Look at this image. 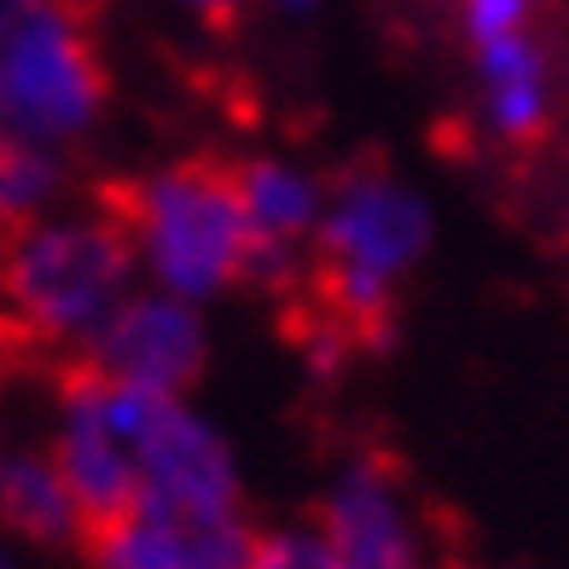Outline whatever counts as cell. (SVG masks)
<instances>
[{
	"instance_id": "cell-1",
	"label": "cell",
	"mask_w": 569,
	"mask_h": 569,
	"mask_svg": "<svg viewBox=\"0 0 569 569\" xmlns=\"http://www.w3.org/2000/svg\"><path fill=\"white\" fill-rule=\"evenodd\" d=\"M134 239L99 216H41L0 239V297L23 338L93 343L117 308L134 297Z\"/></svg>"
},
{
	"instance_id": "cell-2",
	"label": "cell",
	"mask_w": 569,
	"mask_h": 569,
	"mask_svg": "<svg viewBox=\"0 0 569 569\" xmlns=\"http://www.w3.org/2000/svg\"><path fill=\"white\" fill-rule=\"evenodd\" d=\"M111 216L128 227L134 256L151 268V279L180 302L221 297L227 284L244 279L250 227L239 210L232 169L216 163H174L134 180L111 198Z\"/></svg>"
},
{
	"instance_id": "cell-3",
	"label": "cell",
	"mask_w": 569,
	"mask_h": 569,
	"mask_svg": "<svg viewBox=\"0 0 569 569\" xmlns=\"http://www.w3.org/2000/svg\"><path fill=\"white\" fill-rule=\"evenodd\" d=\"M106 106L82 0H0V134L59 151Z\"/></svg>"
},
{
	"instance_id": "cell-4",
	"label": "cell",
	"mask_w": 569,
	"mask_h": 569,
	"mask_svg": "<svg viewBox=\"0 0 569 569\" xmlns=\"http://www.w3.org/2000/svg\"><path fill=\"white\" fill-rule=\"evenodd\" d=\"M99 401H106V419L140 471V506L198 517L239 511V471H232L227 442L192 407H180V396L134 390V383L99 372Z\"/></svg>"
},
{
	"instance_id": "cell-5",
	"label": "cell",
	"mask_w": 569,
	"mask_h": 569,
	"mask_svg": "<svg viewBox=\"0 0 569 569\" xmlns=\"http://www.w3.org/2000/svg\"><path fill=\"white\" fill-rule=\"evenodd\" d=\"M315 239H320L326 273H360V279H378L396 291V279L430 244V216L383 169H355L320 210Z\"/></svg>"
},
{
	"instance_id": "cell-6",
	"label": "cell",
	"mask_w": 569,
	"mask_h": 569,
	"mask_svg": "<svg viewBox=\"0 0 569 569\" xmlns=\"http://www.w3.org/2000/svg\"><path fill=\"white\" fill-rule=\"evenodd\" d=\"M203 343L210 338H203V320L192 302H180L169 291H146V297H128L93 331L88 367L117 383H134V390L180 396L203 372Z\"/></svg>"
},
{
	"instance_id": "cell-7",
	"label": "cell",
	"mask_w": 569,
	"mask_h": 569,
	"mask_svg": "<svg viewBox=\"0 0 569 569\" xmlns=\"http://www.w3.org/2000/svg\"><path fill=\"white\" fill-rule=\"evenodd\" d=\"M256 535L244 511L198 517L169 506H134L117 523L88 529L93 569H250Z\"/></svg>"
},
{
	"instance_id": "cell-8",
	"label": "cell",
	"mask_w": 569,
	"mask_h": 569,
	"mask_svg": "<svg viewBox=\"0 0 569 569\" xmlns=\"http://www.w3.org/2000/svg\"><path fill=\"white\" fill-rule=\"evenodd\" d=\"M53 465L64 488L82 506L88 529L99 523H117L140 506V471L128 459L122 436L106 419V401H99V372L82 367L64 378V396H59V436H53Z\"/></svg>"
},
{
	"instance_id": "cell-9",
	"label": "cell",
	"mask_w": 569,
	"mask_h": 569,
	"mask_svg": "<svg viewBox=\"0 0 569 569\" xmlns=\"http://www.w3.org/2000/svg\"><path fill=\"white\" fill-rule=\"evenodd\" d=\"M320 529L343 569H430L419 535H412V517L401 506V488L390 482L383 465H349L331 482Z\"/></svg>"
},
{
	"instance_id": "cell-10",
	"label": "cell",
	"mask_w": 569,
	"mask_h": 569,
	"mask_svg": "<svg viewBox=\"0 0 569 569\" xmlns=\"http://www.w3.org/2000/svg\"><path fill=\"white\" fill-rule=\"evenodd\" d=\"M0 529H12L18 540H36V547H70V540H82L88 517L64 488L53 453L0 448Z\"/></svg>"
},
{
	"instance_id": "cell-11",
	"label": "cell",
	"mask_w": 569,
	"mask_h": 569,
	"mask_svg": "<svg viewBox=\"0 0 569 569\" xmlns=\"http://www.w3.org/2000/svg\"><path fill=\"white\" fill-rule=\"evenodd\" d=\"M482 82H488V122L511 146L540 140L547 128V53L529 30L500 36L482 47Z\"/></svg>"
},
{
	"instance_id": "cell-12",
	"label": "cell",
	"mask_w": 569,
	"mask_h": 569,
	"mask_svg": "<svg viewBox=\"0 0 569 569\" xmlns=\"http://www.w3.org/2000/svg\"><path fill=\"white\" fill-rule=\"evenodd\" d=\"M232 187H239V210L250 227V244L268 250H297V239L320 227L326 198L308 174L284 169V163H244L232 169Z\"/></svg>"
},
{
	"instance_id": "cell-13",
	"label": "cell",
	"mask_w": 569,
	"mask_h": 569,
	"mask_svg": "<svg viewBox=\"0 0 569 569\" xmlns=\"http://www.w3.org/2000/svg\"><path fill=\"white\" fill-rule=\"evenodd\" d=\"M59 187H64L59 151L0 134V239L18 232V227H30V221H41L47 203L59 198Z\"/></svg>"
},
{
	"instance_id": "cell-14",
	"label": "cell",
	"mask_w": 569,
	"mask_h": 569,
	"mask_svg": "<svg viewBox=\"0 0 569 569\" xmlns=\"http://www.w3.org/2000/svg\"><path fill=\"white\" fill-rule=\"evenodd\" d=\"M250 569H343V563L326 547V535L279 529V535H262L250 547Z\"/></svg>"
},
{
	"instance_id": "cell-15",
	"label": "cell",
	"mask_w": 569,
	"mask_h": 569,
	"mask_svg": "<svg viewBox=\"0 0 569 569\" xmlns=\"http://www.w3.org/2000/svg\"><path fill=\"white\" fill-rule=\"evenodd\" d=\"M535 7L540 0H465V30H471L477 47H488V41L523 30Z\"/></svg>"
},
{
	"instance_id": "cell-16",
	"label": "cell",
	"mask_w": 569,
	"mask_h": 569,
	"mask_svg": "<svg viewBox=\"0 0 569 569\" xmlns=\"http://www.w3.org/2000/svg\"><path fill=\"white\" fill-rule=\"evenodd\" d=\"M180 7H192L198 18H210V23H232V18H239V7H244V0H180Z\"/></svg>"
},
{
	"instance_id": "cell-17",
	"label": "cell",
	"mask_w": 569,
	"mask_h": 569,
	"mask_svg": "<svg viewBox=\"0 0 569 569\" xmlns=\"http://www.w3.org/2000/svg\"><path fill=\"white\" fill-rule=\"evenodd\" d=\"M0 569H18V558H12L7 547H0Z\"/></svg>"
},
{
	"instance_id": "cell-18",
	"label": "cell",
	"mask_w": 569,
	"mask_h": 569,
	"mask_svg": "<svg viewBox=\"0 0 569 569\" xmlns=\"http://www.w3.org/2000/svg\"><path fill=\"white\" fill-rule=\"evenodd\" d=\"M279 7H297V12H308V7H315V0H279Z\"/></svg>"
}]
</instances>
